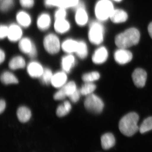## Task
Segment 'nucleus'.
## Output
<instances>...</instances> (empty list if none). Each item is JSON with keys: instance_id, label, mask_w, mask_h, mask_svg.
I'll list each match as a JSON object with an SVG mask.
<instances>
[{"instance_id": "38", "label": "nucleus", "mask_w": 152, "mask_h": 152, "mask_svg": "<svg viewBox=\"0 0 152 152\" xmlns=\"http://www.w3.org/2000/svg\"><path fill=\"white\" fill-rule=\"evenodd\" d=\"M80 94H81L80 91V90L77 89L75 91L73 94H72L71 96H70L69 97L70 100L73 102H76L80 99Z\"/></svg>"}, {"instance_id": "10", "label": "nucleus", "mask_w": 152, "mask_h": 152, "mask_svg": "<svg viewBox=\"0 0 152 152\" xmlns=\"http://www.w3.org/2000/svg\"><path fill=\"white\" fill-rule=\"evenodd\" d=\"M24 29L15 22L9 24V31L7 39L12 43L18 42L24 37Z\"/></svg>"}, {"instance_id": "20", "label": "nucleus", "mask_w": 152, "mask_h": 152, "mask_svg": "<svg viewBox=\"0 0 152 152\" xmlns=\"http://www.w3.org/2000/svg\"><path fill=\"white\" fill-rule=\"evenodd\" d=\"M101 145L104 150L111 148L115 144V139L113 134L111 133H106L101 137Z\"/></svg>"}, {"instance_id": "32", "label": "nucleus", "mask_w": 152, "mask_h": 152, "mask_svg": "<svg viewBox=\"0 0 152 152\" xmlns=\"http://www.w3.org/2000/svg\"><path fill=\"white\" fill-rule=\"evenodd\" d=\"M100 75L98 72H93L85 74L82 76V80L86 83H93L100 78Z\"/></svg>"}, {"instance_id": "2", "label": "nucleus", "mask_w": 152, "mask_h": 152, "mask_svg": "<svg viewBox=\"0 0 152 152\" xmlns=\"http://www.w3.org/2000/svg\"><path fill=\"white\" fill-rule=\"evenodd\" d=\"M139 119L138 115L134 112L125 115L120 120L119 124L120 132L126 137L134 135L139 130L138 126Z\"/></svg>"}, {"instance_id": "29", "label": "nucleus", "mask_w": 152, "mask_h": 152, "mask_svg": "<svg viewBox=\"0 0 152 152\" xmlns=\"http://www.w3.org/2000/svg\"><path fill=\"white\" fill-rule=\"evenodd\" d=\"M152 130V117L145 119L139 127V131L141 134H144Z\"/></svg>"}, {"instance_id": "31", "label": "nucleus", "mask_w": 152, "mask_h": 152, "mask_svg": "<svg viewBox=\"0 0 152 152\" xmlns=\"http://www.w3.org/2000/svg\"><path fill=\"white\" fill-rule=\"evenodd\" d=\"M66 96H69L77 89L75 83L74 82H69L61 88Z\"/></svg>"}, {"instance_id": "25", "label": "nucleus", "mask_w": 152, "mask_h": 152, "mask_svg": "<svg viewBox=\"0 0 152 152\" xmlns=\"http://www.w3.org/2000/svg\"><path fill=\"white\" fill-rule=\"evenodd\" d=\"M1 80L3 84L5 85L18 83V80L16 77L13 74L9 72H4L1 75Z\"/></svg>"}, {"instance_id": "37", "label": "nucleus", "mask_w": 152, "mask_h": 152, "mask_svg": "<svg viewBox=\"0 0 152 152\" xmlns=\"http://www.w3.org/2000/svg\"><path fill=\"white\" fill-rule=\"evenodd\" d=\"M9 31V25L1 23L0 26V39L4 40L7 38Z\"/></svg>"}, {"instance_id": "21", "label": "nucleus", "mask_w": 152, "mask_h": 152, "mask_svg": "<svg viewBox=\"0 0 152 152\" xmlns=\"http://www.w3.org/2000/svg\"><path fill=\"white\" fill-rule=\"evenodd\" d=\"M128 18L127 14L126 12L123 10L117 9L114 10L110 17V19L113 23H120L126 21Z\"/></svg>"}, {"instance_id": "30", "label": "nucleus", "mask_w": 152, "mask_h": 152, "mask_svg": "<svg viewBox=\"0 0 152 152\" xmlns=\"http://www.w3.org/2000/svg\"><path fill=\"white\" fill-rule=\"evenodd\" d=\"M52 71L48 68L44 69L43 73L40 79L41 82L43 84L48 85L51 83L52 77L53 76Z\"/></svg>"}, {"instance_id": "1", "label": "nucleus", "mask_w": 152, "mask_h": 152, "mask_svg": "<svg viewBox=\"0 0 152 152\" xmlns=\"http://www.w3.org/2000/svg\"><path fill=\"white\" fill-rule=\"evenodd\" d=\"M140 38V32L135 28H130L116 37L115 43L120 48L126 49L138 43Z\"/></svg>"}, {"instance_id": "6", "label": "nucleus", "mask_w": 152, "mask_h": 152, "mask_svg": "<svg viewBox=\"0 0 152 152\" xmlns=\"http://www.w3.org/2000/svg\"><path fill=\"white\" fill-rule=\"evenodd\" d=\"M18 48L20 52L28 55L31 58H35L37 54V49L32 39L24 36L18 42Z\"/></svg>"}, {"instance_id": "22", "label": "nucleus", "mask_w": 152, "mask_h": 152, "mask_svg": "<svg viewBox=\"0 0 152 152\" xmlns=\"http://www.w3.org/2000/svg\"><path fill=\"white\" fill-rule=\"evenodd\" d=\"M17 116L21 122L25 123L28 121L31 116V110L27 107H20L17 111Z\"/></svg>"}, {"instance_id": "14", "label": "nucleus", "mask_w": 152, "mask_h": 152, "mask_svg": "<svg viewBox=\"0 0 152 152\" xmlns=\"http://www.w3.org/2000/svg\"><path fill=\"white\" fill-rule=\"evenodd\" d=\"M79 40L68 38L62 42L61 50L66 54L75 53L78 46Z\"/></svg>"}, {"instance_id": "15", "label": "nucleus", "mask_w": 152, "mask_h": 152, "mask_svg": "<svg viewBox=\"0 0 152 152\" xmlns=\"http://www.w3.org/2000/svg\"><path fill=\"white\" fill-rule=\"evenodd\" d=\"M132 77L135 86L138 88H143L145 85L147 74L143 69L137 68L133 72Z\"/></svg>"}, {"instance_id": "23", "label": "nucleus", "mask_w": 152, "mask_h": 152, "mask_svg": "<svg viewBox=\"0 0 152 152\" xmlns=\"http://www.w3.org/2000/svg\"><path fill=\"white\" fill-rule=\"evenodd\" d=\"M26 61L24 58L21 56H16L10 61L9 67L12 70L23 69L26 66Z\"/></svg>"}, {"instance_id": "17", "label": "nucleus", "mask_w": 152, "mask_h": 152, "mask_svg": "<svg viewBox=\"0 0 152 152\" xmlns=\"http://www.w3.org/2000/svg\"><path fill=\"white\" fill-rule=\"evenodd\" d=\"M44 70L41 64L37 61L31 62L27 66L28 74L33 78L40 77Z\"/></svg>"}, {"instance_id": "5", "label": "nucleus", "mask_w": 152, "mask_h": 152, "mask_svg": "<svg viewBox=\"0 0 152 152\" xmlns=\"http://www.w3.org/2000/svg\"><path fill=\"white\" fill-rule=\"evenodd\" d=\"M104 29L103 26L99 22L93 21L90 24L88 30L89 41L93 45H100L104 40Z\"/></svg>"}, {"instance_id": "11", "label": "nucleus", "mask_w": 152, "mask_h": 152, "mask_svg": "<svg viewBox=\"0 0 152 152\" xmlns=\"http://www.w3.org/2000/svg\"><path fill=\"white\" fill-rule=\"evenodd\" d=\"M15 22L23 29L31 27L33 24V18L27 10L22 9L17 11L15 15Z\"/></svg>"}, {"instance_id": "16", "label": "nucleus", "mask_w": 152, "mask_h": 152, "mask_svg": "<svg viewBox=\"0 0 152 152\" xmlns=\"http://www.w3.org/2000/svg\"><path fill=\"white\" fill-rule=\"evenodd\" d=\"M108 56L107 50L105 47L98 48L93 54L92 59L93 62L96 64H103L107 61Z\"/></svg>"}, {"instance_id": "24", "label": "nucleus", "mask_w": 152, "mask_h": 152, "mask_svg": "<svg viewBox=\"0 0 152 152\" xmlns=\"http://www.w3.org/2000/svg\"><path fill=\"white\" fill-rule=\"evenodd\" d=\"M88 47L87 43L83 40H79L78 46L75 54L80 58H86L88 55Z\"/></svg>"}, {"instance_id": "42", "label": "nucleus", "mask_w": 152, "mask_h": 152, "mask_svg": "<svg viewBox=\"0 0 152 152\" xmlns=\"http://www.w3.org/2000/svg\"><path fill=\"white\" fill-rule=\"evenodd\" d=\"M148 31L151 37L152 38V22L150 23L148 26Z\"/></svg>"}, {"instance_id": "9", "label": "nucleus", "mask_w": 152, "mask_h": 152, "mask_svg": "<svg viewBox=\"0 0 152 152\" xmlns=\"http://www.w3.org/2000/svg\"><path fill=\"white\" fill-rule=\"evenodd\" d=\"M53 18L48 12H43L38 15L36 20L37 28L40 31H48L53 25Z\"/></svg>"}, {"instance_id": "12", "label": "nucleus", "mask_w": 152, "mask_h": 152, "mask_svg": "<svg viewBox=\"0 0 152 152\" xmlns=\"http://www.w3.org/2000/svg\"><path fill=\"white\" fill-rule=\"evenodd\" d=\"M53 26L54 32L58 35L67 34L72 28V24L67 18L54 20Z\"/></svg>"}, {"instance_id": "8", "label": "nucleus", "mask_w": 152, "mask_h": 152, "mask_svg": "<svg viewBox=\"0 0 152 152\" xmlns=\"http://www.w3.org/2000/svg\"><path fill=\"white\" fill-rule=\"evenodd\" d=\"M74 21L79 27H83L88 23L89 16L84 3L81 1L75 10Z\"/></svg>"}, {"instance_id": "35", "label": "nucleus", "mask_w": 152, "mask_h": 152, "mask_svg": "<svg viewBox=\"0 0 152 152\" xmlns=\"http://www.w3.org/2000/svg\"><path fill=\"white\" fill-rule=\"evenodd\" d=\"M81 2L80 0H62V7L68 10L69 9L75 10Z\"/></svg>"}, {"instance_id": "36", "label": "nucleus", "mask_w": 152, "mask_h": 152, "mask_svg": "<svg viewBox=\"0 0 152 152\" xmlns=\"http://www.w3.org/2000/svg\"><path fill=\"white\" fill-rule=\"evenodd\" d=\"M19 4L22 9L29 10L35 5V0H19Z\"/></svg>"}, {"instance_id": "39", "label": "nucleus", "mask_w": 152, "mask_h": 152, "mask_svg": "<svg viewBox=\"0 0 152 152\" xmlns=\"http://www.w3.org/2000/svg\"><path fill=\"white\" fill-rule=\"evenodd\" d=\"M66 97L64 93L61 88L54 95V99L56 100H61L64 99Z\"/></svg>"}, {"instance_id": "7", "label": "nucleus", "mask_w": 152, "mask_h": 152, "mask_svg": "<svg viewBox=\"0 0 152 152\" xmlns=\"http://www.w3.org/2000/svg\"><path fill=\"white\" fill-rule=\"evenodd\" d=\"M85 107L94 113H100L104 107L103 101L96 95L91 94L87 96L84 102Z\"/></svg>"}, {"instance_id": "3", "label": "nucleus", "mask_w": 152, "mask_h": 152, "mask_svg": "<svg viewBox=\"0 0 152 152\" xmlns=\"http://www.w3.org/2000/svg\"><path fill=\"white\" fill-rule=\"evenodd\" d=\"M59 36L54 32H49L43 38L44 49L50 54H56L61 49L62 42Z\"/></svg>"}, {"instance_id": "33", "label": "nucleus", "mask_w": 152, "mask_h": 152, "mask_svg": "<svg viewBox=\"0 0 152 152\" xmlns=\"http://www.w3.org/2000/svg\"><path fill=\"white\" fill-rule=\"evenodd\" d=\"M68 10L63 7L56 9L53 14L54 20L67 18Z\"/></svg>"}, {"instance_id": "43", "label": "nucleus", "mask_w": 152, "mask_h": 152, "mask_svg": "<svg viewBox=\"0 0 152 152\" xmlns=\"http://www.w3.org/2000/svg\"><path fill=\"white\" fill-rule=\"evenodd\" d=\"M114 1H115L116 2H120L122 0H114Z\"/></svg>"}, {"instance_id": "19", "label": "nucleus", "mask_w": 152, "mask_h": 152, "mask_svg": "<svg viewBox=\"0 0 152 152\" xmlns=\"http://www.w3.org/2000/svg\"><path fill=\"white\" fill-rule=\"evenodd\" d=\"M76 60L73 54H67L62 58L61 66L64 72L69 73L75 64Z\"/></svg>"}, {"instance_id": "28", "label": "nucleus", "mask_w": 152, "mask_h": 152, "mask_svg": "<svg viewBox=\"0 0 152 152\" xmlns=\"http://www.w3.org/2000/svg\"><path fill=\"white\" fill-rule=\"evenodd\" d=\"M96 88V85L93 83H86L82 86L80 91L82 95L88 96L92 94Z\"/></svg>"}, {"instance_id": "41", "label": "nucleus", "mask_w": 152, "mask_h": 152, "mask_svg": "<svg viewBox=\"0 0 152 152\" xmlns=\"http://www.w3.org/2000/svg\"><path fill=\"white\" fill-rule=\"evenodd\" d=\"M6 104L5 101L4 100L1 99L0 102V113H3L5 109Z\"/></svg>"}, {"instance_id": "26", "label": "nucleus", "mask_w": 152, "mask_h": 152, "mask_svg": "<svg viewBox=\"0 0 152 152\" xmlns=\"http://www.w3.org/2000/svg\"><path fill=\"white\" fill-rule=\"evenodd\" d=\"M15 0H0V10L3 13L9 12L14 8Z\"/></svg>"}, {"instance_id": "18", "label": "nucleus", "mask_w": 152, "mask_h": 152, "mask_svg": "<svg viewBox=\"0 0 152 152\" xmlns=\"http://www.w3.org/2000/svg\"><path fill=\"white\" fill-rule=\"evenodd\" d=\"M67 76L65 72H58L53 75L51 83L56 88H62L66 84Z\"/></svg>"}, {"instance_id": "34", "label": "nucleus", "mask_w": 152, "mask_h": 152, "mask_svg": "<svg viewBox=\"0 0 152 152\" xmlns=\"http://www.w3.org/2000/svg\"><path fill=\"white\" fill-rule=\"evenodd\" d=\"M44 5L48 9L60 7L62 6V0H43Z\"/></svg>"}, {"instance_id": "40", "label": "nucleus", "mask_w": 152, "mask_h": 152, "mask_svg": "<svg viewBox=\"0 0 152 152\" xmlns=\"http://www.w3.org/2000/svg\"><path fill=\"white\" fill-rule=\"evenodd\" d=\"M6 54L4 50L1 49L0 50V62L2 63L5 59Z\"/></svg>"}, {"instance_id": "4", "label": "nucleus", "mask_w": 152, "mask_h": 152, "mask_svg": "<svg viewBox=\"0 0 152 152\" xmlns=\"http://www.w3.org/2000/svg\"><path fill=\"white\" fill-rule=\"evenodd\" d=\"M114 10L113 5L111 1L99 0L95 6V15L98 20L103 21L110 18Z\"/></svg>"}, {"instance_id": "13", "label": "nucleus", "mask_w": 152, "mask_h": 152, "mask_svg": "<svg viewBox=\"0 0 152 152\" xmlns=\"http://www.w3.org/2000/svg\"><path fill=\"white\" fill-rule=\"evenodd\" d=\"M132 54L129 51L124 48H120L114 53V58L118 64H126L132 59Z\"/></svg>"}, {"instance_id": "27", "label": "nucleus", "mask_w": 152, "mask_h": 152, "mask_svg": "<svg viewBox=\"0 0 152 152\" xmlns=\"http://www.w3.org/2000/svg\"><path fill=\"white\" fill-rule=\"evenodd\" d=\"M72 106L70 103L68 101H65L62 104L60 105L57 108V116L59 117L64 116L70 112Z\"/></svg>"}]
</instances>
